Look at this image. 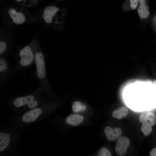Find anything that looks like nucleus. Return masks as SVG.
Here are the masks:
<instances>
[{"mask_svg": "<svg viewBox=\"0 0 156 156\" xmlns=\"http://www.w3.org/2000/svg\"><path fill=\"white\" fill-rule=\"evenodd\" d=\"M68 11L66 8L55 5L48 6L43 11L42 18L45 24L51 28L63 30Z\"/></svg>", "mask_w": 156, "mask_h": 156, "instance_id": "2", "label": "nucleus"}, {"mask_svg": "<svg viewBox=\"0 0 156 156\" xmlns=\"http://www.w3.org/2000/svg\"><path fill=\"white\" fill-rule=\"evenodd\" d=\"M153 85L156 87V79H155L153 82Z\"/></svg>", "mask_w": 156, "mask_h": 156, "instance_id": "22", "label": "nucleus"}, {"mask_svg": "<svg viewBox=\"0 0 156 156\" xmlns=\"http://www.w3.org/2000/svg\"><path fill=\"white\" fill-rule=\"evenodd\" d=\"M8 48L7 42L4 40H1L0 41V55L4 56L6 53Z\"/></svg>", "mask_w": 156, "mask_h": 156, "instance_id": "17", "label": "nucleus"}, {"mask_svg": "<svg viewBox=\"0 0 156 156\" xmlns=\"http://www.w3.org/2000/svg\"><path fill=\"white\" fill-rule=\"evenodd\" d=\"M36 74L38 81V87L36 90L48 94L51 93V89L47 74L45 58L38 41L35 51Z\"/></svg>", "mask_w": 156, "mask_h": 156, "instance_id": "1", "label": "nucleus"}, {"mask_svg": "<svg viewBox=\"0 0 156 156\" xmlns=\"http://www.w3.org/2000/svg\"><path fill=\"white\" fill-rule=\"evenodd\" d=\"M84 119V117L80 114H72L66 117L65 121L70 125L76 126L80 125L83 122Z\"/></svg>", "mask_w": 156, "mask_h": 156, "instance_id": "11", "label": "nucleus"}, {"mask_svg": "<svg viewBox=\"0 0 156 156\" xmlns=\"http://www.w3.org/2000/svg\"><path fill=\"white\" fill-rule=\"evenodd\" d=\"M139 121L142 124L151 126L155 125L156 123V116L154 113L151 112L143 113L139 117Z\"/></svg>", "mask_w": 156, "mask_h": 156, "instance_id": "10", "label": "nucleus"}, {"mask_svg": "<svg viewBox=\"0 0 156 156\" xmlns=\"http://www.w3.org/2000/svg\"><path fill=\"white\" fill-rule=\"evenodd\" d=\"M64 0H57V1H64Z\"/></svg>", "mask_w": 156, "mask_h": 156, "instance_id": "23", "label": "nucleus"}, {"mask_svg": "<svg viewBox=\"0 0 156 156\" xmlns=\"http://www.w3.org/2000/svg\"><path fill=\"white\" fill-rule=\"evenodd\" d=\"M150 155L151 156H156V148L152 149L150 152Z\"/></svg>", "mask_w": 156, "mask_h": 156, "instance_id": "21", "label": "nucleus"}, {"mask_svg": "<svg viewBox=\"0 0 156 156\" xmlns=\"http://www.w3.org/2000/svg\"><path fill=\"white\" fill-rule=\"evenodd\" d=\"M131 8L133 10L135 9L137 7L139 0H129Z\"/></svg>", "mask_w": 156, "mask_h": 156, "instance_id": "20", "label": "nucleus"}, {"mask_svg": "<svg viewBox=\"0 0 156 156\" xmlns=\"http://www.w3.org/2000/svg\"><path fill=\"white\" fill-rule=\"evenodd\" d=\"M86 105L83 102L78 101H74L72 105V109L75 113L83 111L86 109Z\"/></svg>", "mask_w": 156, "mask_h": 156, "instance_id": "15", "label": "nucleus"}, {"mask_svg": "<svg viewBox=\"0 0 156 156\" xmlns=\"http://www.w3.org/2000/svg\"><path fill=\"white\" fill-rule=\"evenodd\" d=\"M141 129L143 134L146 136H149L151 133L152 130V126L145 124H142Z\"/></svg>", "mask_w": 156, "mask_h": 156, "instance_id": "18", "label": "nucleus"}, {"mask_svg": "<svg viewBox=\"0 0 156 156\" xmlns=\"http://www.w3.org/2000/svg\"><path fill=\"white\" fill-rule=\"evenodd\" d=\"M39 97L37 95L33 94L19 96L14 99L12 104L16 107L27 106L32 109L38 105L40 99Z\"/></svg>", "mask_w": 156, "mask_h": 156, "instance_id": "5", "label": "nucleus"}, {"mask_svg": "<svg viewBox=\"0 0 156 156\" xmlns=\"http://www.w3.org/2000/svg\"><path fill=\"white\" fill-rule=\"evenodd\" d=\"M10 140V135L3 132H0V151H3L8 146Z\"/></svg>", "mask_w": 156, "mask_h": 156, "instance_id": "13", "label": "nucleus"}, {"mask_svg": "<svg viewBox=\"0 0 156 156\" xmlns=\"http://www.w3.org/2000/svg\"><path fill=\"white\" fill-rule=\"evenodd\" d=\"M130 144L129 138L125 136L119 138L117 140L115 150L116 154L119 156L124 155L126 153Z\"/></svg>", "mask_w": 156, "mask_h": 156, "instance_id": "7", "label": "nucleus"}, {"mask_svg": "<svg viewBox=\"0 0 156 156\" xmlns=\"http://www.w3.org/2000/svg\"><path fill=\"white\" fill-rule=\"evenodd\" d=\"M42 109L35 107L26 112L22 117V121L25 123H30L35 121L42 112Z\"/></svg>", "mask_w": 156, "mask_h": 156, "instance_id": "8", "label": "nucleus"}, {"mask_svg": "<svg viewBox=\"0 0 156 156\" xmlns=\"http://www.w3.org/2000/svg\"><path fill=\"white\" fill-rule=\"evenodd\" d=\"M104 132L107 140L113 142L117 140L122 134V130L119 128H112L108 126L104 129Z\"/></svg>", "mask_w": 156, "mask_h": 156, "instance_id": "9", "label": "nucleus"}, {"mask_svg": "<svg viewBox=\"0 0 156 156\" xmlns=\"http://www.w3.org/2000/svg\"><path fill=\"white\" fill-rule=\"evenodd\" d=\"M140 6L138 9V12L141 18H146L150 15L148 7L146 5L145 0H139Z\"/></svg>", "mask_w": 156, "mask_h": 156, "instance_id": "12", "label": "nucleus"}, {"mask_svg": "<svg viewBox=\"0 0 156 156\" xmlns=\"http://www.w3.org/2000/svg\"><path fill=\"white\" fill-rule=\"evenodd\" d=\"M38 42L34 39L19 51L15 57L17 62L14 67L16 72L35 64V51Z\"/></svg>", "mask_w": 156, "mask_h": 156, "instance_id": "3", "label": "nucleus"}, {"mask_svg": "<svg viewBox=\"0 0 156 156\" xmlns=\"http://www.w3.org/2000/svg\"><path fill=\"white\" fill-rule=\"evenodd\" d=\"M112 154L111 152L106 148L103 147L101 148L99 151L97 156H111Z\"/></svg>", "mask_w": 156, "mask_h": 156, "instance_id": "19", "label": "nucleus"}, {"mask_svg": "<svg viewBox=\"0 0 156 156\" xmlns=\"http://www.w3.org/2000/svg\"><path fill=\"white\" fill-rule=\"evenodd\" d=\"M129 113V110L125 107L122 106L119 109L113 111L112 114V117L118 119H121L127 117Z\"/></svg>", "mask_w": 156, "mask_h": 156, "instance_id": "14", "label": "nucleus"}, {"mask_svg": "<svg viewBox=\"0 0 156 156\" xmlns=\"http://www.w3.org/2000/svg\"><path fill=\"white\" fill-rule=\"evenodd\" d=\"M20 5L25 6L31 7L36 3V0H15Z\"/></svg>", "mask_w": 156, "mask_h": 156, "instance_id": "16", "label": "nucleus"}, {"mask_svg": "<svg viewBox=\"0 0 156 156\" xmlns=\"http://www.w3.org/2000/svg\"><path fill=\"white\" fill-rule=\"evenodd\" d=\"M5 20L10 26L31 23L33 17L26 10L19 8H11L5 15Z\"/></svg>", "mask_w": 156, "mask_h": 156, "instance_id": "4", "label": "nucleus"}, {"mask_svg": "<svg viewBox=\"0 0 156 156\" xmlns=\"http://www.w3.org/2000/svg\"><path fill=\"white\" fill-rule=\"evenodd\" d=\"M16 73L15 68L11 66L8 60L4 56L0 57V82L2 86Z\"/></svg>", "mask_w": 156, "mask_h": 156, "instance_id": "6", "label": "nucleus"}]
</instances>
